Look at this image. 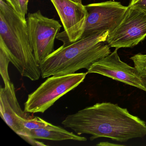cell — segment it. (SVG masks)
Segmentation results:
<instances>
[{
	"instance_id": "cell-1",
	"label": "cell",
	"mask_w": 146,
	"mask_h": 146,
	"mask_svg": "<svg viewBox=\"0 0 146 146\" xmlns=\"http://www.w3.org/2000/svg\"><path fill=\"white\" fill-rule=\"evenodd\" d=\"M62 124L77 135H91V141L103 137L125 142L146 136L144 121L111 102L96 103L68 115Z\"/></svg>"
},
{
	"instance_id": "cell-2",
	"label": "cell",
	"mask_w": 146,
	"mask_h": 146,
	"mask_svg": "<svg viewBox=\"0 0 146 146\" xmlns=\"http://www.w3.org/2000/svg\"><path fill=\"white\" fill-rule=\"evenodd\" d=\"M109 34L107 31L95 33L72 42L62 40L63 46L39 65L41 76L45 78L88 70L94 63L111 53L106 41Z\"/></svg>"
},
{
	"instance_id": "cell-3",
	"label": "cell",
	"mask_w": 146,
	"mask_h": 146,
	"mask_svg": "<svg viewBox=\"0 0 146 146\" xmlns=\"http://www.w3.org/2000/svg\"><path fill=\"white\" fill-rule=\"evenodd\" d=\"M0 48L22 76L32 81L39 80L40 66L31 45L27 22L4 0H0Z\"/></svg>"
},
{
	"instance_id": "cell-4",
	"label": "cell",
	"mask_w": 146,
	"mask_h": 146,
	"mask_svg": "<svg viewBox=\"0 0 146 146\" xmlns=\"http://www.w3.org/2000/svg\"><path fill=\"white\" fill-rule=\"evenodd\" d=\"M87 74L81 72L48 77L29 95L24 111L30 113H43L60 98L83 82Z\"/></svg>"
},
{
	"instance_id": "cell-5",
	"label": "cell",
	"mask_w": 146,
	"mask_h": 146,
	"mask_svg": "<svg viewBox=\"0 0 146 146\" xmlns=\"http://www.w3.org/2000/svg\"><path fill=\"white\" fill-rule=\"evenodd\" d=\"M26 21L31 45L40 65L54 51V41L62 26L58 21L43 16L40 11L29 13Z\"/></svg>"
},
{
	"instance_id": "cell-6",
	"label": "cell",
	"mask_w": 146,
	"mask_h": 146,
	"mask_svg": "<svg viewBox=\"0 0 146 146\" xmlns=\"http://www.w3.org/2000/svg\"><path fill=\"white\" fill-rule=\"evenodd\" d=\"M146 37V11L128 6L120 24L109 33L106 41L110 47L119 49L133 47Z\"/></svg>"
},
{
	"instance_id": "cell-7",
	"label": "cell",
	"mask_w": 146,
	"mask_h": 146,
	"mask_svg": "<svg viewBox=\"0 0 146 146\" xmlns=\"http://www.w3.org/2000/svg\"><path fill=\"white\" fill-rule=\"evenodd\" d=\"M85 7L88 16L82 36L112 32L120 24L128 9L120 2L113 1L89 4Z\"/></svg>"
},
{
	"instance_id": "cell-8",
	"label": "cell",
	"mask_w": 146,
	"mask_h": 146,
	"mask_svg": "<svg viewBox=\"0 0 146 146\" xmlns=\"http://www.w3.org/2000/svg\"><path fill=\"white\" fill-rule=\"evenodd\" d=\"M59 16L64 31L57 39L72 42L80 39L88 16L85 6L72 0H51Z\"/></svg>"
},
{
	"instance_id": "cell-9",
	"label": "cell",
	"mask_w": 146,
	"mask_h": 146,
	"mask_svg": "<svg viewBox=\"0 0 146 146\" xmlns=\"http://www.w3.org/2000/svg\"><path fill=\"white\" fill-rule=\"evenodd\" d=\"M118 49L116 48L109 55L94 63L87 73L100 74L146 92L137 70L120 60Z\"/></svg>"
},
{
	"instance_id": "cell-10",
	"label": "cell",
	"mask_w": 146,
	"mask_h": 146,
	"mask_svg": "<svg viewBox=\"0 0 146 146\" xmlns=\"http://www.w3.org/2000/svg\"><path fill=\"white\" fill-rule=\"evenodd\" d=\"M1 117L9 127L17 133L24 129V119L32 118L29 113L23 111L18 102L14 84L5 85L0 89Z\"/></svg>"
},
{
	"instance_id": "cell-11",
	"label": "cell",
	"mask_w": 146,
	"mask_h": 146,
	"mask_svg": "<svg viewBox=\"0 0 146 146\" xmlns=\"http://www.w3.org/2000/svg\"><path fill=\"white\" fill-rule=\"evenodd\" d=\"M21 136L26 137L34 139H44L54 141L74 140L78 141H85L87 138L80 135L58 127L54 129H24L17 132Z\"/></svg>"
},
{
	"instance_id": "cell-12",
	"label": "cell",
	"mask_w": 146,
	"mask_h": 146,
	"mask_svg": "<svg viewBox=\"0 0 146 146\" xmlns=\"http://www.w3.org/2000/svg\"><path fill=\"white\" fill-rule=\"evenodd\" d=\"M23 125L24 129H54L58 127L53 125L37 117H34L32 118L29 119H24Z\"/></svg>"
},
{
	"instance_id": "cell-13",
	"label": "cell",
	"mask_w": 146,
	"mask_h": 146,
	"mask_svg": "<svg viewBox=\"0 0 146 146\" xmlns=\"http://www.w3.org/2000/svg\"><path fill=\"white\" fill-rule=\"evenodd\" d=\"M17 13L21 19L27 22L25 16L27 14L29 0H5Z\"/></svg>"
},
{
	"instance_id": "cell-14",
	"label": "cell",
	"mask_w": 146,
	"mask_h": 146,
	"mask_svg": "<svg viewBox=\"0 0 146 146\" xmlns=\"http://www.w3.org/2000/svg\"><path fill=\"white\" fill-rule=\"evenodd\" d=\"M10 60L5 52L0 48V72L5 83V85L11 83L8 73V65Z\"/></svg>"
},
{
	"instance_id": "cell-15",
	"label": "cell",
	"mask_w": 146,
	"mask_h": 146,
	"mask_svg": "<svg viewBox=\"0 0 146 146\" xmlns=\"http://www.w3.org/2000/svg\"><path fill=\"white\" fill-rule=\"evenodd\" d=\"M140 76L146 75V54L138 53L130 58Z\"/></svg>"
},
{
	"instance_id": "cell-16",
	"label": "cell",
	"mask_w": 146,
	"mask_h": 146,
	"mask_svg": "<svg viewBox=\"0 0 146 146\" xmlns=\"http://www.w3.org/2000/svg\"><path fill=\"white\" fill-rule=\"evenodd\" d=\"M129 6L137 7L146 11V0H131Z\"/></svg>"
},
{
	"instance_id": "cell-17",
	"label": "cell",
	"mask_w": 146,
	"mask_h": 146,
	"mask_svg": "<svg viewBox=\"0 0 146 146\" xmlns=\"http://www.w3.org/2000/svg\"><path fill=\"white\" fill-rule=\"evenodd\" d=\"M21 137L32 145H35V146H46V145L42 142L36 141L35 139L24 136H21Z\"/></svg>"
},
{
	"instance_id": "cell-18",
	"label": "cell",
	"mask_w": 146,
	"mask_h": 146,
	"mask_svg": "<svg viewBox=\"0 0 146 146\" xmlns=\"http://www.w3.org/2000/svg\"><path fill=\"white\" fill-rule=\"evenodd\" d=\"M97 146H124L121 144H116V143H111L108 142H102L97 144Z\"/></svg>"
},
{
	"instance_id": "cell-19",
	"label": "cell",
	"mask_w": 146,
	"mask_h": 146,
	"mask_svg": "<svg viewBox=\"0 0 146 146\" xmlns=\"http://www.w3.org/2000/svg\"><path fill=\"white\" fill-rule=\"evenodd\" d=\"M141 77L143 83L144 87H145L146 90V75L141 76Z\"/></svg>"
},
{
	"instance_id": "cell-20",
	"label": "cell",
	"mask_w": 146,
	"mask_h": 146,
	"mask_svg": "<svg viewBox=\"0 0 146 146\" xmlns=\"http://www.w3.org/2000/svg\"><path fill=\"white\" fill-rule=\"evenodd\" d=\"M73 1L82 4V0H72Z\"/></svg>"
}]
</instances>
